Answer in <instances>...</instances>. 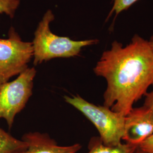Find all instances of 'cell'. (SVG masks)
Instances as JSON below:
<instances>
[{"instance_id":"1","label":"cell","mask_w":153,"mask_h":153,"mask_svg":"<svg viewBox=\"0 0 153 153\" xmlns=\"http://www.w3.org/2000/svg\"><path fill=\"white\" fill-rule=\"evenodd\" d=\"M94 72L107 82L103 105L126 116L153 86V48L137 34L126 46L115 40L102 53Z\"/></svg>"},{"instance_id":"2","label":"cell","mask_w":153,"mask_h":153,"mask_svg":"<svg viewBox=\"0 0 153 153\" xmlns=\"http://www.w3.org/2000/svg\"><path fill=\"white\" fill-rule=\"evenodd\" d=\"M54 19L53 12L48 10L34 33L32 44L35 65L55 58L76 56L83 48L98 43V39L74 40L69 37L55 35L50 30V23Z\"/></svg>"},{"instance_id":"3","label":"cell","mask_w":153,"mask_h":153,"mask_svg":"<svg viewBox=\"0 0 153 153\" xmlns=\"http://www.w3.org/2000/svg\"><path fill=\"white\" fill-rule=\"evenodd\" d=\"M66 102L85 115L98 130L103 144L116 146L121 143L124 134L125 116L104 105H97L79 95L64 96Z\"/></svg>"},{"instance_id":"4","label":"cell","mask_w":153,"mask_h":153,"mask_svg":"<svg viewBox=\"0 0 153 153\" xmlns=\"http://www.w3.org/2000/svg\"><path fill=\"white\" fill-rule=\"evenodd\" d=\"M36 74L34 68H28L14 81L0 85V119L5 120L9 129L33 94Z\"/></svg>"},{"instance_id":"5","label":"cell","mask_w":153,"mask_h":153,"mask_svg":"<svg viewBox=\"0 0 153 153\" xmlns=\"http://www.w3.org/2000/svg\"><path fill=\"white\" fill-rule=\"evenodd\" d=\"M33 57L32 42H24L13 27L0 38V85L27 69Z\"/></svg>"},{"instance_id":"6","label":"cell","mask_w":153,"mask_h":153,"mask_svg":"<svg viewBox=\"0 0 153 153\" xmlns=\"http://www.w3.org/2000/svg\"><path fill=\"white\" fill-rule=\"evenodd\" d=\"M153 135V112L142 106L133 108L125 116L123 140L139 145Z\"/></svg>"},{"instance_id":"7","label":"cell","mask_w":153,"mask_h":153,"mask_svg":"<svg viewBox=\"0 0 153 153\" xmlns=\"http://www.w3.org/2000/svg\"><path fill=\"white\" fill-rule=\"evenodd\" d=\"M22 140L27 143L24 153H77L82 148L79 143L70 146H60L47 133L29 132L25 134Z\"/></svg>"},{"instance_id":"8","label":"cell","mask_w":153,"mask_h":153,"mask_svg":"<svg viewBox=\"0 0 153 153\" xmlns=\"http://www.w3.org/2000/svg\"><path fill=\"white\" fill-rule=\"evenodd\" d=\"M137 148L138 145L129 143L108 146L103 144L100 137H93L88 143L87 153H134Z\"/></svg>"},{"instance_id":"9","label":"cell","mask_w":153,"mask_h":153,"mask_svg":"<svg viewBox=\"0 0 153 153\" xmlns=\"http://www.w3.org/2000/svg\"><path fill=\"white\" fill-rule=\"evenodd\" d=\"M27 143L11 136L0 127V153H24Z\"/></svg>"},{"instance_id":"10","label":"cell","mask_w":153,"mask_h":153,"mask_svg":"<svg viewBox=\"0 0 153 153\" xmlns=\"http://www.w3.org/2000/svg\"><path fill=\"white\" fill-rule=\"evenodd\" d=\"M21 0H0V15L5 14L13 18L20 5Z\"/></svg>"},{"instance_id":"11","label":"cell","mask_w":153,"mask_h":153,"mask_svg":"<svg viewBox=\"0 0 153 153\" xmlns=\"http://www.w3.org/2000/svg\"><path fill=\"white\" fill-rule=\"evenodd\" d=\"M138 0H112L113 6L109 12L107 19L108 20L113 13H115L116 18L121 12L128 10Z\"/></svg>"},{"instance_id":"12","label":"cell","mask_w":153,"mask_h":153,"mask_svg":"<svg viewBox=\"0 0 153 153\" xmlns=\"http://www.w3.org/2000/svg\"><path fill=\"white\" fill-rule=\"evenodd\" d=\"M138 147L145 153H153V135L141 143Z\"/></svg>"},{"instance_id":"13","label":"cell","mask_w":153,"mask_h":153,"mask_svg":"<svg viewBox=\"0 0 153 153\" xmlns=\"http://www.w3.org/2000/svg\"><path fill=\"white\" fill-rule=\"evenodd\" d=\"M146 98L143 103V107L150 109L153 112V91L150 93H148L145 95Z\"/></svg>"},{"instance_id":"14","label":"cell","mask_w":153,"mask_h":153,"mask_svg":"<svg viewBox=\"0 0 153 153\" xmlns=\"http://www.w3.org/2000/svg\"><path fill=\"white\" fill-rule=\"evenodd\" d=\"M150 44L151 45V47H152V48L153 49V35L151 36V38L150 39V40H149Z\"/></svg>"},{"instance_id":"15","label":"cell","mask_w":153,"mask_h":153,"mask_svg":"<svg viewBox=\"0 0 153 153\" xmlns=\"http://www.w3.org/2000/svg\"><path fill=\"white\" fill-rule=\"evenodd\" d=\"M134 153H145L143 151H142L140 148H137V150H136V152H134Z\"/></svg>"}]
</instances>
